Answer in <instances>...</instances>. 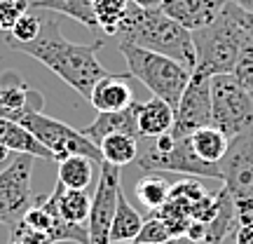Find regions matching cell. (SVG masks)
Here are the masks:
<instances>
[{
	"mask_svg": "<svg viewBox=\"0 0 253 244\" xmlns=\"http://www.w3.org/2000/svg\"><path fill=\"white\" fill-rule=\"evenodd\" d=\"M227 9H230V14H232V19L237 21V26L242 28V33H244V38L249 40L253 45V12H246V9L237 7L235 2H230L227 0Z\"/></svg>",
	"mask_w": 253,
	"mask_h": 244,
	"instance_id": "1f68e13d",
	"label": "cell"
},
{
	"mask_svg": "<svg viewBox=\"0 0 253 244\" xmlns=\"http://www.w3.org/2000/svg\"><path fill=\"white\" fill-rule=\"evenodd\" d=\"M45 207L52 209L54 214L68 221V223H78V226H87L91 211V197L87 195V190H73L63 188L56 183L54 193L45 197Z\"/></svg>",
	"mask_w": 253,
	"mask_h": 244,
	"instance_id": "2e32d148",
	"label": "cell"
},
{
	"mask_svg": "<svg viewBox=\"0 0 253 244\" xmlns=\"http://www.w3.org/2000/svg\"><path fill=\"white\" fill-rule=\"evenodd\" d=\"M237 244H253V221L237 228Z\"/></svg>",
	"mask_w": 253,
	"mask_h": 244,
	"instance_id": "d6a6232c",
	"label": "cell"
},
{
	"mask_svg": "<svg viewBox=\"0 0 253 244\" xmlns=\"http://www.w3.org/2000/svg\"><path fill=\"white\" fill-rule=\"evenodd\" d=\"M129 7H131V0H94L96 26L106 36H118L129 14Z\"/></svg>",
	"mask_w": 253,
	"mask_h": 244,
	"instance_id": "484cf974",
	"label": "cell"
},
{
	"mask_svg": "<svg viewBox=\"0 0 253 244\" xmlns=\"http://www.w3.org/2000/svg\"><path fill=\"white\" fill-rule=\"evenodd\" d=\"M164 244H199V242H192L190 237H185V235H181V237H171V240H167Z\"/></svg>",
	"mask_w": 253,
	"mask_h": 244,
	"instance_id": "e575fe53",
	"label": "cell"
},
{
	"mask_svg": "<svg viewBox=\"0 0 253 244\" xmlns=\"http://www.w3.org/2000/svg\"><path fill=\"white\" fill-rule=\"evenodd\" d=\"M251 97H253V92H251Z\"/></svg>",
	"mask_w": 253,
	"mask_h": 244,
	"instance_id": "f35d334b",
	"label": "cell"
},
{
	"mask_svg": "<svg viewBox=\"0 0 253 244\" xmlns=\"http://www.w3.org/2000/svg\"><path fill=\"white\" fill-rule=\"evenodd\" d=\"M134 113L141 139H157L162 134H171L176 110L167 101L157 99V97L148 101H134Z\"/></svg>",
	"mask_w": 253,
	"mask_h": 244,
	"instance_id": "9a60e30c",
	"label": "cell"
},
{
	"mask_svg": "<svg viewBox=\"0 0 253 244\" xmlns=\"http://www.w3.org/2000/svg\"><path fill=\"white\" fill-rule=\"evenodd\" d=\"M239 226V216H237V207L230 193L225 188L218 190V211L211 218V223H207V240L204 244H223L227 237L235 233V228Z\"/></svg>",
	"mask_w": 253,
	"mask_h": 244,
	"instance_id": "d6986e66",
	"label": "cell"
},
{
	"mask_svg": "<svg viewBox=\"0 0 253 244\" xmlns=\"http://www.w3.org/2000/svg\"><path fill=\"white\" fill-rule=\"evenodd\" d=\"M82 134L89 139L91 144L99 146L106 136L110 134H129V136H138V127H136V113H134V103L125 110H115V113H99L91 125H87L84 129H80Z\"/></svg>",
	"mask_w": 253,
	"mask_h": 244,
	"instance_id": "e0dca14e",
	"label": "cell"
},
{
	"mask_svg": "<svg viewBox=\"0 0 253 244\" xmlns=\"http://www.w3.org/2000/svg\"><path fill=\"white\" fill-rule=\"evenodd\" d=\"M167 240H171V233L169 228L164 226V221L157 214H150V216L143 221V228L136 237V242L141 244H164Z\"/></svg>",
	"mask_w": 253,
	"mask_h": 244,
	"instance_id": "f1b7e54d",
	"label": "cell"
},
{
	"mask_svg": "<svg viewBox=\"0 0 253 244\" xmlns=\"http://www.w3.org/2000/svg\"><path fill=\"white\" fill-rule=\"evenodd\" d=\"M42 31V19L38 14L36 9H28L26 14H21L17 19V24L12 26V31L7 33L5 43L7 47H14V45H26V43H33Z\"/></svg>",
	"mask_w": 253,
	"mask_h": 244,
	"instance_id": "4316f807",
	"label": "cell"
},
{
	"mask_svg": "<svg viewBox=\"0 0 253 244\" xmlns=\"http://www.w3.org/2000/svg\"><path fill=\"white\" fill-rule=\"evenodd\" d=\"M136 162L145 172H173V174H188L192 179H218L220 181V167L211 162H204L190 144V136L176 139L169 150H157L148 146L138 153Z\"/></svg>",
	"mask_w": 253,
	"mask_h": 244,
	"instance_id": "9c48e42d",
	"label": "cell"
},
{
	"mask_svg": "<svg viewBox=\"0 0 253 244\" xmlns=\"http://www.w3.org/2000/svg\"><path fill=\"white\" fill-rule=\"evenodd\" d=\"M120 244H141V242H136V240H134V242H120Z\"/></svg>",
	"mask_w": 253,
	"mask_h": 244,
	"instance_id": "74e56055",
	"label": "cell"
},
{
	"mask_svg": "<svg viewBox=\"0 0 253 244\" xmlns=\"http://www.w3.org/2000/svg\"><path fill=\"white\" fill-rule=\"evenodd\" d=\"M211 118L213 127L232 141L237 136L253 134V97L239 87L232 75L211 78Z\"/></svg>",
	"mask_w": 253,
	"mask_h": 244,
	"instance_id": "5b68a950",
	"label": "cell"
},
{
	"mask_svg": "<svg viewBox=\"0 0 253 244\" xmlns=\"http://www.w3.org/2000/svg\"><path fill=\"white\" fill-rule=\"evenodd\" d=\"M33 155H17L0 172V226H14L26 216V211L36 204L38 195L33 193Z\"/></svg>",
	"mask_w": 253,
	"mask_h": 244,
	"instance_id": "ba28073f",
	"label": "cell"
},
{
	"mask_svg": "<svg viewBox=\"0 0 253 244\" xmlns=\"http://www.w3.org/2000/svg\"><path fill=\"white\" fill-rule=\"evenodd\" d=\"M211 125H213V118H211V78L204 73L192 71L188 87L176 106L171 136L183 139V136H190L192 132Z\"/></svg>",
	"mask_w": 253,
	"mask_h": 244,
	"instance_id": "8fae6325",
	"label": "cell"
},
{
	"mask_svg": "<svg viewBox=\"0 0 253 244\" xmlns=\"http://www.w3.org/2000/svg\"><path fill=\"white\" fill-rule=\"evenodd\" d=\"M237 80L239 87H244L246 92H253V45L246 40L242 52H239V59H237L235 68L230 73Z\"/></svg>",
	"mask_w": 253,
	"mask_h": 244,
	"instance_id": "83f0119b",
	"label": "cell"
},
{
	"mask_svg": "<svg viewBox=\"0 0 253 244\" xmlns=\"http://www.w3.org/2000/svg\"><path fill=\"white\" fill-rule=\"evenodd\" d=\"M220 181L237 207L239 226L253 221V134L237 136L220 160Z\"/></svg>",
	"mask_w": 253,
	"mask_h": 244,
	"instance_id": "8992f818",
	"label": "cell"
},
{
	"mask_svg": "<svg viewBox=\"0 0 253 244\" xmlns=\"http://www.w3.org/2000/svg\"><path fill=\"white\" fill-rule=\"evenodd\" d=\"M190 144H192V150L204 160V162L211 164H220V160L225 157L227 146H230V139H227L220 129L216 127H204V129H197L190 134Z\"/></svg>",
	"mask_w": 253,
	"mask_h": 244,
	"instance_id": "7402d4cb",
	"label": "cell"
},
{
	"mask_svg": "<svg viewBox=\"0 0 253 244\" xmlns=\"http://www.w3.org/2000/svg\"><path fill=\"white\" fill-rule=\"evenodd\" d=\"M246 38L242 28L232 19L227 2L218 19L207 28L192 31V45H195V71L204 73L209 78L213 75H230L235 68L239 52L244 47Z\"/></svg>",
	"mask_w": 253,
	"mask_h": 244,
	"instance_id": "277c9868",
	"label": "cell"
},
{
	"mask_svg": "<svg viewBox=\"0 0 253 244\" xmlns=\"http://www.w3.org/2000/svg\"><path fill=\"white\" fill-rule=\"evenodd\" d=\"M99 167V162H94L84 155H71L59 162V174H56V183L63 188L73 190H87L91 183V174Z\"/></svg>",
	"mask_w": 253,
	"mask_h": 244,
	"instance_id": "44dd1931",
	"label": "cell"
},
{
	"mask_svg": "<svg viewBox=\"0 0 253 244\" xmlns=\"http://www.w3.org/2000/svg\"><path fill=\"white\" fill-rule=\"evenodd\" d=\"M118 38L120 43L164 54L173 61L183 63L190 71H195L197 56H195V45H192V33L181 24H176L173 19H169L162 9H145L131 2Z\"/></svg>",
	"mask_w": 253,
	"mask_h": 244,
	"instance_id": "7a4b0ae2",
	"label": "cell"
},
{
	"mask_svg": "<svg viewBox=\"0 0 253 244\" xmlns=\"http://www.w3.org/2000/svg\"><path fill=\"white\" fill-rule=\"evenodd\" d=\"M101 47H103V40H94L87 45H78V43L66 40L59 19L47 17L42 19V31L33 43L14 45L12 49L24 52V54L33 56L36 61L45 63L68 87H73L80 97L89 101L94 85L108 75V71L101 66L99 56H96Z\"/></svg>",
	"mask_w": 253,
	"mask_h": 244,
	"instance_id": "6da1fadb",
	"label": "cell"
},
{
	"mask_svg": "<svg viewBox=\"0 0 253 244\" xmlns=\"http://www.w3.org/2000/svg\"><path fill=\"white\" fill-rule=\"evenodd\" d=\"M134 195L153 214V211H157L160 207L167 204V199L171 195V183L167 181L160 172H145V176H141L136 181Z\"/></svg>",
	"mask_w": 253,
	"mask_h": 244,
	"instance_id": "603a6c76",
	"label": "cell"
},
{
	"mask_svg": "<svg viewBox=\"0 0 253 244\" xmlns=\"http://www.w3.org/2000/svg\"><path fill=\"white\" fill-rule=\"evenodd\" d=\"M122 167L101 162L99 164V183L91 197V211L87 221V233H89V244H110V226L115 218L118 209V195L122 190L120 172Z\"/></svg>",
	"mask_w": 253,
	"mask_h": 244,
	"instance_id": "30bf717a",
	"label": "cell"
},
{
	"mask_svg": "<svg viewBox=\"0 0 253 244\" xmlns=\"http://www.w3.org/2000/svg\"><path fill=\"white\" fill-rule=\"evenodd\" d=\"M45 97L33 90L17 71L0 73V118L21 122L31 113H42Z\"/></svg>",
	"mask_w": 253,
	"mask_h": 244,
	"instance_id": "7c38bea8",
	"label": "cell"
},
{
	"mask_svg": "<svg viewBox=\"0 0 253 244\" xmlns=\"http://www.w3.org/2000/svg\"><path fill=\"white\" fill-rule=\"evenodd\" d=\"M129 73L126 75H113L108 73L106 78H101L94 90H91L89 103L99 113H115V110H125L134 103V92L129 85Z\"/></svg>",
	"mask_w": 253,
	"mask_h": 244,
	"instance_id": "5bb4252c",
	"label": "cell"
},
{
	"mask_svg": "<svg viewBox=\"0 0 253 244\" xmlns=\"http://www.w3.org/2000/svg\"><path fill=\"white\" fill-rule=\"evenodd\" d=\"M225 2L227 0H164L160 9L192 33V31L211 26L223 12Z\"/></svg>",
	"mask_w": 253,
	"mask_h": 244,
	"instance_id": "4fadbf2b",
	"label": "cell"
},
{
	"mask_svg": "<svg viewBox=\"0 0 253 244\" xmlns=\"http://www.w3.org/2000/svg\"><path fill=\"white\" fill-rule=\"evenodd\" d=\"M145 218L136 211L126 195L120 190L118 195V209H115V218H113V226H110V244H120V242H134L141 228H143Z\"/></svg>",
	"mask_w": 253,
	"mask_h": 244,
	"instance_id": "ffe728a7",
	"label": "cell"
},
{
	"mask_svg": "<svg viewBox=\"0 0 253 244\" xmlns=\"http://www.w3.org/2000/svg\"><path fill=\"white\" fill-rule=\"evenodd\" d=\"M31 9V0H0V31L9 33L21 14Z\"/></svg>",
	"mask_w": 253,
	"mask_h": 244,
	"instance_id": "f546056e",
	"label": "cell"
},
{
	"mask_svg": "<svg viewBox=\"0 0 253 244\" xmlns=\"http://www.w3.org/2000/svg\"><path fill=\"white\" fill-rule=\"evenodd\" d=\"M0 146H5L9 153L17 155H33V157H42V160H54L52 153L28 132L26 127L5 118H0Z\"/></svg>",
	"mask_w": 253,
	"mask_h": 244,
	"instance_id": "ac0fdd59",
	"label": "cell"
},
{
	"mask_svg": "<svg viewBox=\"0 0 253 244\" xmlns=\"http://www.w3.org/2000/svg\"><path fill=\"white\" fill-rule=\"evenodd\" d=\"M230 2H235L237 7L246 9V12H253V0H230Z\"/></svg>",
	"mask_w": 253,
	"mask_h": 244,
	"instance_id": "d590c367",
	"label": "cell"
},
{
	"mask_svg": "<svg viewBox=\"0 0 253 244\" xmlns=\"http://www.w3.org/2000/svg\"><path fill=\"white\" fill-rule=\"evenodd\" d=\"M120 52L125 56L129 75L141 80L148 90L153 92V97L167 101L176 110L183 92L188 87L192 71L185 68L183 63L169 59V56L143 49V47L126 45V43H120Z\"/></svg>",
	"mask_w": 253,
	"mask_h": 244,
	"instance_id": "3957f363",
	"label": "cell"
},
{
	"mask_svg": "<svg viewBox=\"0 0 253 244\" xmlns=\"http://www.w3.org/2000/svg\"><path fill=\"white\" fill-rule=\"evenodd\" d=\"M19 125L26 127L28 132L52 153V157L56 162H61V160L71 157V155H84V157H89V160H94L99 164L103 162V155H101L99 146L91 144L80 129H73V127L63 125L61 120L49 118L45 113H31Z\"/></svg>",
	"mask_w": 253,
	"mask_h": 244,
	"instance_id": "52a82bcc",
	"label": "cell"
},
{
	"mask_svg": "<svg viewBox=\"0 0 253 244\" xmlns=\"http://www.w3.org/2000/svg\"><path fill=\"white\" fill-rule=\"evenodd\" d=\"M31 9H47L75 19L87 28H99L94 19V0H31Z\"/></svg>",
	"mask_w": 253,
	"mask_h": 244,
	"instance_id": "cb8c5ba5",
	"label": "cell"
},
{
	"mask_svg": "<svg viewBox=\"0 0 253 244\" xmlns=\"http://www.w3.org/2000/svg\"><path fill=\"white\" fill-rule=\"evenodd\" d=\"M7 244H52L49 235H45L42 230L31 228L26 221H19L9 228V242Z\"/></svg>",
	"mask_w": 253,
	"mask_h": 244,
	"instance_id": "4dcf8cb0",
	"label": "cell"
},
{
	"mask_svg": "<svg viewBox=\"0 0 253 244\" xmlns=\"http://www.w3.org/2000/svg\"><path fill=\"white\" fill-rule=\"evenodd\" d=\"M7 157H9V150L5 148V146H0V162H5Z\"/></svg>",
	"mask_w": 253,
	"mask_h": 244,
	"instance_id": "8d00e7d4",
	"label": "cell"
},
{
	"mask_svg": "<svg viewBox=\"0 0 253 244\" xmlns=\"http://www.w3.org/2000/svg\"><path fill=\"white\" fill-rule=\"evenodd\" d=\"M134 5H138V7H145V9H160V5H162L164 0H131Z\"/></svg>",
	"mask_w": 253,
	"mask_h": 244,
	"instance_id": "836d02e7",
	"label": "cell"
},
{
	"mask_svg": "<svg viewBox=\"0 0 253 244\" xmlns=\"http://www.w3.org/2000/svg\"><path fill=\"white\" fill-rule=\"evenodd\" d=\"M99 150L103 155V162L125 167L138 157V139L129 134H110L99 144Z\"/></svg>",
	"mask_w": 253,
	"mask_h": 244,
	"instance_id": "d4e9b609",
	"label": "cell"
}]
</instances>
